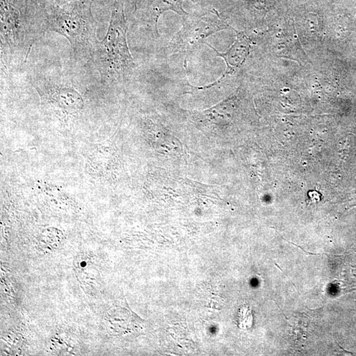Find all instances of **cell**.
I'll list each match as a JSON object with an SVG mask.
<instances>
[{
	"label": "cell",
	"mask_w": 356,
	"mask_h": 356,
	"mask_svg": "<svg viewBox=\"0 0 356 356\" xmlns=\"http://www.w3.org/2000/svg\"><path fill=\"white\" fill-rule=\"evenodd\" d=\"M44 21L33 19L25 0H1V60L3 68L27 62L36 42L46 33Z\"/></svg>",
	"instance_id": "cell-1"
},
{
	"label": "cell",
	"mask_w": 356,
	"mask_h": 356,
	"mask_svg": "<svg viewBox=\"0 0 356 356\" xmlns=\"http://www.w3.org/2000/svg\"><path fill=\"white\" fill-rule=\"evenodd\" d=\"M127 29L124 4L116 1L106 35L95 44L89 61L105 85L124 79L134 68V59L127 44Z\"/></svg>",
	"instance_id": "cell-2"
},
{
	"label": "cell",
	"mask_w": 356,
	"mask_h": 356,
	"mask_svg": "<svg viewBox=\"0 0 356 356\" xmlns=\"http://www.w3.org/2000/svg\"><path fill=\"white\" fill-rule=\"evenodd\" d=\"M154 7L159 13L166 10H173L179 15H186V13L182 8V0H153Z\"/></svg>",
	"instance_id": "cell-7"
},
{
	"label": "cell",
	"mask_w": 356,
	"mask_h": 356,
	"mask_svg": "<svg viewBox=\"0 0 356 356\" xmlns=\"http://www.w3.org/2000/svg\"><path fill=\"white\" fill-rule=\"evenodd\" d=\"M72 340H69L68 338H63L62 337L57 338L55 340V350L57 353H74L75 348L76 346L72 345L73 344Z\"/></svg>",
	"instance_id": "cell-9"
},
{
	"label": "cell",
	"mask_w": 356,
	"mask_h": 356,
	"mask_svg": "<svg viewBox=\"0 0 356 356\" xmlns=\"http://www.w3.org/2000/svg\"><path fill=\"white\" fill-rule=\"evenodd\" d=\"M249 49H250L249 39H247L246 36L243 33H238L237 35L236 41L226 53H220L217 50L214 49L217 54L223 57L226 62V73H231L244 62L248 55Z\"/></svg>",
	"instance_id": "cell-5"
},
{
	"label": "cell",
	"mask_w": 356,
	"mask_h": 356,
	"mask_svg": "<svg viewBox=\"0 0 356 356\" xmlns=\"http://www.w3.org/2000/svg\"><path fill=\"white\" fill-rule=\"evenodd\" d=\"M46 31L60 34L69 42L74 61L87 63L90 60L96 42V27L90 7L73 2L53 8L44 17Z\"/></svg>",
	"instance_id": "cell-3"
},
{
	"label": "cell",
	"mask_w": 356,
	"mask_h": 356,
	"mask_svg": "<svg viewBox=\"0 0 356 356\" xmlns=\"http://www.w3.org/2000/svg\"><path fill=\"white\" fill-rule=\"evenodd\" d=\"M225 27L224 24L221 21H213L204 18L184 24L183 29L178 34L176 48L178 51L191 50L204 39Z\"/></svg>",
	"instance_id": "cell-4"
},
{
	"label": "cell",
	"mask_w": 356,
	"mask_h": 356,
	"mask_svg": "<svg viewBox=\"0 0 356 356\" xmlns=\"http://www.w3.org/2000/svg\"><path fill=\"white\" fill-rule=\"evenodd\" d=\"M92 259L82 255L77 259L75 266L81 284L87 286V289H94L98 284V272Z\"/></svg>",
	"instance_id": "cell-6"
},
{
	"label": "cell",
	"mask_w": 356,
	"mask_h": 356,
	"mask_svg": "<svg viewBox=\"0 0 356 356\" xmlns=\"http://www.w3.org/2000/svg\"><path fill=\"white\" fill-rule=\"evenodd\" d=\"M54 231H44L39 239V245L43 250H52L56 248L61 241V237H55Z\"/></svg>",
	"instance_id": "cell-8"
}]
</instances>
